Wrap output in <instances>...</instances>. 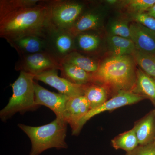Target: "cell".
Listing matches in <instances>:
<instances>
[{"mask_svg":"<svg viewBox=\"0 0 155 155\" xmlns=\"http://www.w3.org/2000/svg\"><path fill=\"white\" fill-rule=\"evenodd\" d=\"M110 92L103 85L94 83L85 85L84 95L88 101L90 110L98 108L109 99Z\"/></svg>","mask_w":155,"mask_h":155,"instance_id":"cell-18","label":"cell"},{"mask_svg":"<svg viewBox=\"0 0 155 155\" xmlns=\"http://www.w3.org/2000/svg\"><path fill=\"white\" fill-rule=\"evenodd\" d=\"M51 25L48 1H41L0 19V36L8 43L28 35L44 38Z\"/></svg>","mask_w":155,"mask_h":155,"instance_id":"cell-1","label":"cell"},{"mask_svg":"<svg viewBox=\"0 0 155 155\" xmlns=\"http://www.w3.org/2000/svg\"><path fill=\"white\" fill-rule=\"evenodd\" d=\"M67 125L66 120L56 117L52 122L39 126H31L19 123L18 126L26 134L31 142L28 155H40L51 148H68L66 142Z\"/></svg>","mask_w":155,"mask_h":155,"instance_id":"cell-3","label":"cell"},{"mask_svg":"<svg viewBox=\"0 0 155 155\" xmlns=\"http://www.w3.org/2000/svg\"><path fill=\"white\" fill-rule=\"evenodd\" d=\"M101 17L96 11L84 12L75 24L68 30L74 36L79 34L96 30L101 25Z\"/></svg>","mask_w":155,"mask_h":155,"instance_id":"cell-15","label":"cell"},{"mask_svg":"<svg viewBox=\"0 0 155 155\" xmlns=\"http://www.w3.org/2000/svg\"><path fill=\"white\" fill-rule=\"evenodd\" d=\"M135 64L131 55L108 58L93 73V83L104 86L115 95L121 91H132L136 80Z\"/></svg>","mask_w":155,"mask_h":155,"instance_id":"cell-2","label":"cell"},{"mask_svg":"<svg viewBox=\"0 0 155 155\" xmlns=\"http://www.w3.org/2000/svg\"><path fill=\"white\" fill-rule=\"evenodd\" d=\"M144 99H145L144 97L136 94L131 91L119 92L114 95L112 98L108 99L98 108L90 111L81 121L79 124V130L81 131L86 122L96 115L105 111H113L121 107L134 104Z\"/></svg>","mask_w":155,"mask_h":155,"instance_id":"cell-9","label":"cell"},{"mask_svg":"<svg viewBox=\"0 0 155 155\" xmlns=\"http://www.w3.org/2000/svg\"><path fill=\"white\" fill-rule=\"evenodd\" d=\"M45 52L60 64L68 55L75 51V36L68 30L51 25L44 37Z\"/></svg>","mask_w":155,"mask_h":155,"instance_id":"cell-6","label":"cell"},{"mask_svg":"<svg viewBox=\"0 0 155 155\" xmlns=\"http://www.w3.org/2000/svg\"><path fill=\"white\" fill-rule=\"evenodd\" d=\"M57 69L49 70L34 75V80L40 81L55 88L59 93L69 98L84 95L85 85H79L59 77Z\"/></svg>","mask_w":155,"mask_h":155,"instance_id":"cell-8","label":"cell"},{"mask_svg":"<svg viewBox=\"0 0 155 155\" xmlns=\"http://www.w3.org/2000/svg\"><path fill=\"white\" fill-rule=\"evenodd\" d=\"M136 22L140 23L146 27L155 31V18L147 13L134 14Z\"/></svg>","mask_w":155,"mask_h":155,"instance_id":"cell-27","label":"cell"},{"mask_svg":"<svg viewBox=\"0 0 155 155\" xmlns=\"http://www.w3.org/2000/svg\"><path fill=\"white\" fill-rule=\"evenodd\" d=\"M63 63L72 64L90 73L96 72L99 66V64L94 58L75 51L68 55L62 64Z\"/></svg>","mask_w":155,"mask_h":155,"instance_id":"cell-20","label":"cell"},{"mask_svg":"<svg viewBox=\"0 0 155 155\" xmlns=\"http://www.w3.org/2000/svg\"><path fill=\"white\" fill-rule=\"evenodd\" d=\"M101 43L98 35L89 33L83 32L75 36V51L81 53H91L98 49Z\"/></svg>","mask_w":155,"mask_h":155,"instance_id":"cell-19","label":"cell"},{"mask_svg":"<svg viewBox=\"0 0 155 155\" xmlns=\"http://www.w3.org/2000/svg\"><path fill=\"white\" fill-rule=\"evenodd\" d=\"M88 101L84 95L69 98L66 105L64 119L72 128L73 135L80 132L79 124L90 111Z\"/></svg>","mask_w":155,"mask_h":155,"instance_id":"cell-11","label":"cell"},{"mask_svg":"<svg viewBox=\"0 0 155 155\" xmlns=\"http://www.w3.org/2000/svg\"><path fill=\"white\" fill-rule=\"evenodd\" d=\"M124 5L134 14L148 11L155 4V0H130L124 2Z\"/></svg>","mask_w":155,"mask_h":155,"instance_id":"cell-25","label":"cell"},{"mask_svg":"<svg viewBox=\"0 0 155 155\" xmlns=\"http://www.w3.org/2000/svg\"><path fill=\"white\" fill-rule=\"evenodd\" d=\"M148 14L155 18V4L148 11Z\"/></svg>","mask_w":155,"mask_h":155,"instance_id":"cell-29","label":"cell"},{"mask_svg":"<svg viewBox=\"0 0 155 155\" xmlns=\"http://www.w3.org/2000/svg\"><path fill=\"white\" fill-rule=\"evenodd\" d=\"M125 155H155V143L139 145L136 148Z\"/></svg>","mask_w":155,"mask_h":155,"instance_id":"cell-28","label":"cell"},{"mask_svg":"<svg viewBox=\"0 0 155 155\" xmlns=\"http://www.w3.org/2000/svg\"><path fill=\"white\" fill-rule=\"evenodd\" d=\"M61 76L67 80L79 85H86L93 82V73H89L72 64H61Z\"/></svg>","mask_w":155,"mask_h":155,"instance_id":"cell-17","label":"cell"},{"mask_svg":"<svg viewBox=\"0 0 155 155\" xmlns=\"http://www.w3.org/2000/svg\"><path fill=\"white\" fill-rule=\"evenodd\" d=\"M108 41L114 56H131L136 50L135 45L130 39L112 35L108 37Z\"/></svg>","mask_w":155,"mask_h":155,"instance_id":"cell-21","label":"cell"},{"mask_svg":"<svg viewBox=\"0 0 155 155\" xmlns=\"http://www.w3.org/2000/svg\"><path fill=\"white\" fill-rule=\"evenodd\" d=\"M153 143H155V138L154 140Z\"/></svg>","mask_w":155,"mask_h":155,"instance_id":"cell-31","label":"cell"},{"mask_svg":"<svg viewBox=\"0 0 155 155\" xmlns=\"http://www.w3.org/2000/svg\"><path fill=\"white\" fill-rule=\"evenodd\" d=\"M52 25L69 30L84 12L83 3L69 0L48 1Z\"/></svg>","mask_w":155,"mask_h":155,"instance_id":"cell-5","label":"cell"},{"mask_svg":"<svg viewBox=\"0 0 155 155\" xmlns=\"http://www.w3.org/2000/svg\"><path fill=\"white\" fill-rule=\"evenodd\" d=\"M41 1V0H1L0 19L14 11L36 5Z\"/></svg>","mask_w":155,"mask_h":155,"instance_id":"cell-23","label":"cell"},{"mask_svg":"<svg viewBox=\"0 0 155 155\" xmlns=\"http://www.w3.org/2000/svg\"><path fill=\"white\" fill-rule=\"evenodd\" d=\"M61 69V64L45 51L19 57L15 66L17 71L30 73L34 76L49 70Z\"/></svg>","mask_w":155,"mask_h":155,"instance_id":"cell-7","label":"cell"},{"mask_svg":"<svg viewBox=\"0 0 155 155\" xmlns=\"http://www.w3.org/2000/svg\"><path fill=\"white\" fill-rule=\"evenodd\" d=\"M34 89L37 106H45L54 113L56 117L64 119L66 105L69 99V97L50 91L35 81Z\"/></svg>","mask_w":155,"mask_h":155,"instance_id":"cell-10","label":"cell"},{"mask_svg":"<svg viewBox=\"0 0 155 155\" xmlns=\"http://www.w3.org/2000/svg\"><path fill=\"white\" fill-rule=\"evenodd\" d=\"M112 146L116 150L121 149L130 152L139 145L134 128L117 136L111 140Z\"/></svg>","mask_w":155,"mask_h":155,"instance_id":"cell-22","label":"cell"},{"mask_svg":"<svg viewBox=\"0 0 155 155\" xmlns=\"http://www.w3.org/2000/svg\"><path fill=\"white\" fill-rule=\"evenodd\" d=\"M131 56L135 63L148 75L155 78V55L136 50Z\"/></svg>","mask_w":155,"mask_h":155,"instance_id":"cell-24","label":"cell"},{"mask_svg":"<svg viewBox=\"0 0 155 155\" xmlns=\"http://www.w3.org/2000/svg\"><path fill=\"white\" fill-rule=\"evenodd\" d=\"M131 92L150 100L155 107V78L141 69H137L135 84Z\"/></svg>","mask_w":155,"mask_h":155,"instance_id":"cell-16","label":"cell"},{"mask_svg":"<svg viewBox=\"0 0 155 155\" xmlns=\"http://www.w3.org/2000/svg\"><path fill=\"white\" fill-rule=\"evenodd\" d=\"M139 145L153 142L155 138V109L137 121L133 127Z\"/></svg>","mask_w":155,"mask_h":155,"instance_id":"cell-14","label":"cell"},{"mask_svg":"<svg viewBox=\"0 0 155 155\" xmlns=\"http://www.w3.org/2000/svg\"><path fill=\"white\" fill-rule=\"evenodd\" d=\"M130 39L136 49L155 55V31L137 22L130 24Z\"/></svg>","mask_w":155,"mask_h":155,"instance_id":"cell-12","label":"cell"},{"mask_svg":"<svg viewBox=\"0 0 155 155\" xmlns=\"http://www.w3.org/2000/svg\"><path fill=\"white\" fill-rule=\"evenodd\" d=\"M109 2V3H111V4H113V3H116V1H108Z\"/></svg>","mask_w":155,"mask_h":155,"instance_id":"cell-30","label":"cell"},{"mask_svg":"<svg viewBox=\"0 0 155 155\" xmlns=\"http://www.w3.org/2000/svg\"><path fill=\"white\" fill-rule=\"evenodd\" d=\"M34 75L20 72L17 80L11 84L13 94L8 103L0 111V118L6 122L17 113L22 114L38 107L35 102Z\"/></svg>","mask_w":155,"mask_h":155,"instance_id":"cell-4","label":"cell"},{"mask_svg":"<svg viewBox=\"0 0 155 155\" xmlns=\"http://www.w3.org/2000/svg\"><path fill=\"white\" fill-rule=\"evenodd\" d=\"M110 30L113 35L130 39V26L125 21L114 22L111 25Z\"/></svg>","mask_w":155,"mask_h":155,"instance_id":"cell-26","label":"cell"},{"mask_svg":"<svg viewBox=\"0 0 155 155\" xmlns=\"http://www.w3.org/2000/svg\"><path fill=\"white\" fill-rule=\"evenodd\" d=\"M8 43L16 50L19 57L45 51L44 38L37 35L23 37Z\"/></svg>","mask_w":155,"mask_h":155,"instance_id":"cell-13","label":"cell"}]
</instances>
